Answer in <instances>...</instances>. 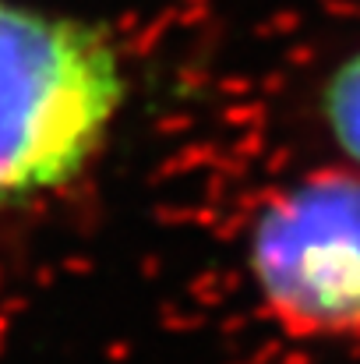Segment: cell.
Segmentation results:
<instances>
[{
    "mask_svg": "<svg viewBox=\"0 0 360 364\" xmlns=\"http://www.w3.org/2000/svg\"><path fill=\"white\" fill-rule=\"evenodd\" d=\"M120 103V57L99 28L0 0V205L71 184Z\"/></svg>",
    "mask_w": 360,
    "mask_h": 364,
    "instance_id": "6da1fadb",
    "label": "cell"
},
{
    "mask_svg": "<svg viewBox=\"0 0 360 364\" xmlns=\"http://www.w3.org/2000/svg\"><path fill=\"white\" fill-rule=\"evenodd\" d=\"M247 262L290 336H357L360 173L332 166L279 188L251 227Z\"/></svg>",
    "mask_w": 360,
    "mask_h": 364,
    "instance_id": "7a4b0ae2",
    "label": "cell"
},
{
    "mask_svg": "<svg viewBox=\"0 0 360 364\" xmlns=\"http://www.w3.org/2000/svg\"><path fill=\"white\" fill-rule=\"evenodd\" d=\"M325 124L339 149L360 166V53L350 57L325 85Z\"/></svg>",
    "mask_w": 360,
    "mask_h": 364,
    "instance_id": "3957f363",
    "label": "cell"
}]
</instances>
